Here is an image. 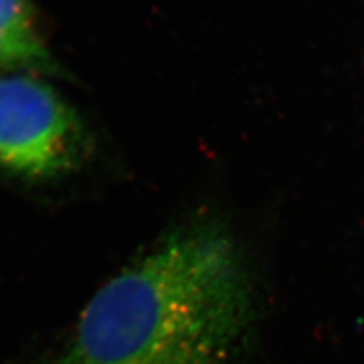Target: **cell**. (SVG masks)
Masks as SVG:
<instances>
[{"mask_svg":"<svg viewBox=\"0 0 364 364\" xmlns=\"http://www.w3.org/2000/svg\"><path fill=\"white\" fill-rule=\"evenodd\" d=\"M246 316L230 240L191 226L100 287L53 364H220Z\"/></svg>","mask_w":364,"mask_h":364,"instance_id":"6da1fadb","label":"cell"},{"mask_svg":"<svg viewBox=\"0 0 364 364\" xmlns=\"http://www.w3.org/2000/svg\"><path fill=\"white\" fill-rule=\"evenodd\" d=\"M88 149L81 117L53 87L28 75L0 76V170L55 178L81 164Z\"/></svg>","mask_w":364,"mask_h":364,"instance_id":"7a4b0ae2","label":"cell"},{"mask_svg":"<svg viewBox=\"0 0 364 364\" xmlns=\"http://www.w3.org/2000/svg\"><path fill=\"white\" fill-rule=\"evenodd\" d=\"M50 67L31 0H0V73Z\"/></svg>","mask_w":364,"mask_h":364,"instance_id":"3957f363","label":"cell"}]
</instances>
